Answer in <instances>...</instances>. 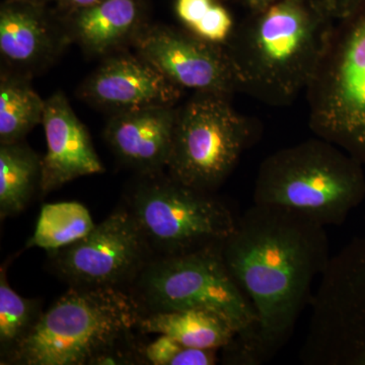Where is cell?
I'll return each instance as SVG.
<instances>
[{"instance_id":"e0dca14e","label":"cell","mask_w":365,"mask_h":365,"mask_svg":"<svg viewBox=\"0 0 365 365\" xmlns=\"http://www.w3.org/2000/svg\"><path fill=\"white\" fill-rule=\"evenodd\" d=\"M143 335H167L187 347L220 349L230 345L237 331L230 321L210 312H155L146 313L139 322Z\"/></svg>"},{"instance_id":"4fadbf2b","label":"cell","mask_w":365,"mask_h":365,"mask_svg":"<svg viewBox=\"0 0 365 365\" xmlns=\"http://www.w3.org/2000/svg\"><path fill=\"white\" fill-rule=\"evenodd\" d=\"M42 124L47 143L43 158L42 195L78 178L104 172L90 134L62 91L46 100Z\"/></svg>"},{"instance_id":"5bb4252c","label":"cell","mask_w":365,"mask_h":365,"mask_svg":"<svg viewBox=\"0 0 365 365\" xmlns=\"http://www.w3.org/2000/svg\"><path fill=\"white\" fill-rule=\"evenodd\" d=\"M72 42L35 2L13 0L0 11V55L9 71L30 78L51 66Z\"/></svg>"},{"instance_id":"9c48e42d","label":"cell","mask_w":365,"mask_h":365,"mask_svg":"<svg viewBox=\"0 0 365 365\" xmlns=\"http://www.w3.org/2000/svg\"><path fill=\"white\" fill-rule=\"evenodd\" d=\"M313 299L306 361L365 365V237L329 262Z\"/></svg>"},{"instance_id":"7402d4cb","label":"cell","mask_w":365,"mask_h":365,"mask_svg":"<svg viewBox=\"0 0 365 365\" xmlns=\"http://www.w3.org/2000/svg\"><path fill=\"white\" fill-rule=\"evenodd\" d=\"M184 345L167 335H158L143 347L144 361L153 365H173Z\"/></svg>"},{"instance_id":"d6986e66","label":"cell","mask_w":365,"mask_h":365,"mask_svg":"<svg viewBox=\"0 0 365 365\" xmlns=\"http://www.w3.org/2000/svg\"><path fill=\"white\" fill-rule=\"evenodd\" d=\"M46 100L31 85L30 78L2 68L0 76V144L23 141L42 124Z\"/></svg>"},{"instance_id":"83f0119b","label":"cell","mask_w":365,"mask_h":365,"mask_svg":"<svg viewBox=\"0 0 365 365\" xmlns=\"http://www.w3.org/2000/svg\"><path fill=\"white\" fill-rule=\"evenodd\" d=\"M24 1H30V2H32V0H24Z\"/></svg>"},{"instance_id":"7a4b0ae2","label":"cell","mask_w":365,"mask_h":365,"mask_svg":"<svg viewBox=\"0 0 365 365\" xmlns=\"http://www.w3.org/2000/svg\"><path fill=\"white\" fill-rule=\"evenodd\" d=\"M336 21L327 0H278L251 11L225 45L239 93L292 105L314 81Z\"/></svg>"},{"instance_id":"d4e9b609","label":"cell","mask_w":365,"mask_h":365,"mask_svg":"<svg viewBox=\"0 0 365 365\" xmlns=\"http://www.w3.org/2000/svg\"><path fill=\"white\" fill-rule=\"evenodd\" d=\"M327 1L336 20H339L352 13L364 0H327Z\"/></svg>"},{"instance_id":"44dd1931","label":"cell","mask_w":365,"mask_h":365,"mask_svg":"<svg viewBox=\"0 0 365 365\" xmlns=\"http://www.w3.org/2000/svg\"><path fill=\"white\" fill-rule=\"evenodd\" d=\"M39 299H25L7 282L6 270H0V353L4 364L26 339L42 316Z\"/></svg>"},{"instance_id":"484cf974","label":"cell","mask_w":365,"mask_h":365,"mask_svg":"<svg viewBox=\"0 0 365 365\" xmlns=\"http://www.w3.org/2000/svg\"><path fill=\"white\" fill-rule=\"evenodd\" d=\"M101 0H61L62 6L67 9L69 14L74 11H81V9H86L98 4Z\"/></svg>"},{"instance_id":"30bf717a","label":"cell","mask_w":365,"mask_h":365,"mask_svg":"<svg viewBox=\"0 0 365 365\" xmlns=\"http://www.w3.org/2000/svg\"><path fill=\"white\" fill-rule=\"evenodd\" d=\"M49 265L71 287L128 288L153 258L126 205L90 234L66 248L48 252Z\"/></svg>"},{"instance_id":"2e32d148","label":"cell","mask_w":365,"mask_h":365,"mask_svg":"<svg viewBox=\"0 0 365 365\" xmlns=\"http://www.w3.org/2000/svg\"><path fill=\"white\" fill-rule=\"evenodd\" d=\"M69 16L66 26L72 42L93 56H109L133 44L146 26L139 0H101Z\"/></svg>"},{"instance_id":"6da1fadb","label":"cell","mask_w":365,"mask_h":365,"mask_svg":"<svg viewBox=\"0 0 365 365\" xmlns=\"http://www.w3.org/2000/svg\"><path fill=\"white\" fill-rule=\"evenodd\" d=\"M222 256L256 312L257 364L287 342L328 267L325 227L292 209L254 203L223 242Z\"/></svg>"},{"instance_id":"3957f363","label":"cell","mask_w":365,"mask_h":365,"mask_svg":"<svg viewBox=\"0 0 365 365\" xmlns=\"http://www.w3.org/2000/svg\"><path fill=\"white\" fill-rule=\"evenodd\" d=\"M146 314L127 288L71 287L34 327L4 364H133L144 361L137 340Z\"/></svg>"},{"instance_id":"ffe728a7","label":"cell","mask_w":365,"mask_h":365,"mask_svg":"<svg viewBox=\"0 0 365 365\" xmlns=\"http://www.w3.org/2000/svg\"><path fill=\"white\" fill-rule=\"evenodd\" d=\"M96 227L90 211L78 202L44 204L41 208L35 232L26 247L57 251L74 244Z\"/></svg>"},{"instance_id":"277c9868","label":"cell","mask_w":365,"mask_h":365,"mask_svg":"<svg viewBox=\"0 0 365 365\" xmlns=\"http://www.w3.org/2000/svg\"><path fill=\"white\" fill-rule=\"evenodd\" d=\"M364 165L326 139H307L262 162L254 203L292 209L325 227L342 225L364 201Z\"/></svg>"},{"instance_id":"8fae6325","label":"cell","mask_w":365,"mask_h":365,"mask_svg":"<svg viewBox=\"0 0 365 365\" xmlns=\"http://www.w3.org/2000/svg\"><path fill=\"white\" fill-rule=\"evenodd\" d=\"M137 55L182 90L232 98L237 91L225 46L200 39L189 31L145 26L134 41Z\"/></svg>"},{"instance_id":"ac0fdd59","label":"cell","mask_w":365,"mask_h":365,"mask_svg":"<svg viewBox=\"0 0 365 365\" xmlns=\"http://www.w3.org/2000/svg\"><path fill=\"white\" fill-rule=\"evenodd\" d=\"M43 158L23 141L0 144V216L20 215L40 191Z\"/></svg>"},{"instance_id":"8992f818","label":"cell","mask_w":365,"mask_h":365,"mask_svg":"<svg viewBox=\"0 0 365 365\" xmlns=\"http://www.w3.org/2000/svg\"><path fill=\"white\" fill-rule=\"evenodd\" d=\"M307 95L316 136L365 165V0L335 23Z\"/></svg>"},{"instance_id":"5b68a950","label":"cell","mask_w":365,"mask_h":365,"mask_svg":"<svg viewBox=\"0 0 365 365\" xmlns=\"http://www.w3.org/2000/svg\"><path fill=\"white\" fill-rule=\"evenodd\" d=\"M222 244L153 258L127 289L146 313L198 309L220 314L237 331V337L225 348L230 359L234 356L232 361L255 364L258 319L228 270Z\"/></svg>"},{"instance_id":"603a6c76","label":"cell","mask_w":365,"mask_h":365,"mask_svg":"<svg viewBox=\"0 0 365 365\" xmlns=\"http://www.w3.org/2000/svg\"><path fill=\"white\" fill-rule=\"evenodd\" d=\"M215 0H177L176 13L187 31L192 32L207 16Z\"/></svg>"},{"instance_id":"7c38bea8","label":"cell","mask_w":365,"mask_h":365,"mask_svg":"<svg viewBox=\"0 0 365 365\" xmlns=\"http://www.w3.org/2000/svg\"><path fill=\"white\" fill-rule=\"evenodd\" d=\"M182 88L174 85L143 57L109 55L79 86L85 102L115 113L160 106H176Z\"/></svg>"},{"instance_id":"cb8c5ba5","label":"cell","mask_w":365,"mask_h":365,"mask_svg":"<svg viewBox=\"0 0 365 365\" xmlns=\"http://www.w3.org/2000/svg\"><path fill=\"white\" fill-rule=\"evenodd\" d=\"M216 364V349L184 346L173 365H212Z\"/></svg>"},{"instance_id":"52a82bcc","label":"cell","mask_w":365,"mask_h":365,"mask_svg":"<svg viewBox=\"0 0 365 365\" xmlns=\"http://www.w3.org/2000/svg\"><path fill=\"white\" fill-rule=\"evenodd\" d=\"M126 206L155 258L222 244L237 218L211 192L192 188L163 172L139 175Z\"/></svg>"},{"instance_id":"ba28073f","label":"cell","mask_w":365,"mask_h":365,"mask_svg":"<svg viewBox=\"0 0 365 365\" xmlns=\"http://www.w3.org/2000/svg\"><path fill=\"white\" fill-rule=\"evenodd\" d=\"M257 134V122L235 111L232 98L195 93L178 108L168 174L212 193L232 174Z\"/></svg>"},{"instance_id":"9a60e30c","label":"cell","mask_w":365,"mask_h":365,"mask_svg":"<svg viewBox=\"0 0 365 365\" xmlns=\"http://www.w3.org/2000/svg\"><path fill=\"white\" fill-rule=\"evenodd\" d=\"M177 113L176 106L115 113L106 125V141L139 175L163 172L172 151Z\"/></svg>"},{"instance_id":"4316f807","label":"cell","mask_w":365,"mask_h":365,"mask_svg":"<svg viewBox=\"0 0 365 365\" xmlns=\"http://www.w3.org/2000/svg\"><path fill=\"white\" fill-rule=\"evenodd\" d=\"M276 1H278V0H245L250 11H260V9H265V7L271 6Z\"/></svg>"}]
</instances>
